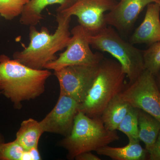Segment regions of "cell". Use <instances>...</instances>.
Wrapping results in <instances>:
<instances>
[{
	"instance_id": "6da1fadb",
	"label": "cell",
	"mask_w": 160,
	"mask_h": 160,
	"mask_svg": "<svg viewBox=\"0 0 160 160\" xmlns=\"http://www.w3.org/2000/svg\"><path fill=\"white\" fill-rule=\"evenodd\" d=\"M51 74L48 69H32L6 55H0V91L16 109L22 108V102L42 94Z\"/></svg>"
},
{
	"instance_id": "7a4b0ae2",
	"label": "cell",
	"mask_w": 160,
	"mask_h": 160,
	"mask_svg": "<svg viewBox=\"0 0 160 160\" xmlns=\"http://www.w3.org/2000/svg\"><path fill=\"white\" fill-rule=\"evenodd\" d=\"M71 18L57 12L58 27L53 34L46 27H42L39 32L35 26H29V46L22 51L14 52L13 59L32 69H45L47 63L58 58L56 53L68 46L71 37Z\"/></svg>"
},
{
	"instance_id": "3957f363",
	"label": "cell",
	"mask_w": 160,
	"mask_h": 160,
	"mask_svg": "<svg viewBox=\"0 0 160 160\" xmlns=\"http://www.w3.org/2000/svg\"><path fill=\"white\" fill-rule=\"evenodd\" d=\"M126 73L116 60L104 58L79 111L91 118L101 117L106 106L123 91L126 86Z\"/></svg>"
},
{
	"instance_id": "277c9868",
	"label": "cell",
	"mask_w": 160,
	"mask_h": 160,
	"mask_svg": "<svg viewBox=\"0 0 160 160\" xmlns=\"http://www.w3.org/2000/svg\"><path fill=\"white\" fill-rule=\"evenodd\" d=\"M119 138L116 131L106 128L101 117H89L79 111L70 133L59 144L68 151V159L73 160L82 152H96Z\"/></svg>"
},
{
	"instance_id": "5b68a950",
	"label": "cell",
	"mask_w": 160,
	"mask_h": 160,
	"mask_svg": "<svg viewBox=\"0 0 160 160\" xmlns=\"http://www.w3.org/2000/svg\"><path fill=\"white\" fill-rule=\"evenodd\" d=\"M89 39L92 48L108 52L116 59L129 83L136 79L145 70L142 51L123 39L112 26H107L97 34L89 35Z\"/></svg>"
},
{
	"instance_id": "8992f818",
	"label": "cell",
	"mask_w": 160,
	"mask_h": 160,
	"mask_svg": "<svg viewBox=\"0 0 160 160\" xmlns=\"http://www.w3.org/2000/svg\"><path fill=\"white\" fill-rule=\"evenodd\" d=\"M132 107L141 109L160 122V92L155 77L145 69L132 82L126 84L119 94Z\"/></svg>"
},
{
	"instance_id": "52a82bcc",
	"label": "cell",
	"mask_w": 160,
	"mask_h": 160,
	"mask_svg": "<svg viewBox=\"0 0 160 160\" xmlns=\"http://www.w3.org/2000/svg\"><path fill=\"white\" fill-rule=\"evenodd\" d=\"M72 36L66 49L55 60L47 63L45 69L57 71L67 66L99 63L103 55L92 51L89 32L80 25L71 30Z\"/></svg>"
},
{
	"instance_id": "ba28073f",
	"label": "cell",
	"mask_w": 160,
	"mask_h": 160,
	"mask_svg": "<svg viewBox=\"0 0 160 160\" xmlns=\"http://www.w3.org/2000/svg\"><path fill=\"white\" fill-rule=\"evenodd\" d=\"M100 62L68 66L54 71L59 83L60 91L81 103L91 87Z\"/></svg>"
},
{
	"instance_id": "9c48e42d",
	"label": "cell",
	"mask_w": 160,
	"mask_h": 160,
	"mask_svg": "<svg viewBox=\"0 0 160 160\" xmlns=\"http://www.w3.org/2000/svg\"><path fill=\"white\" fill-rule=\"evenodd\" d=\"M117 3L116 0H76L69 8L57 12L69 17L75 16L79 25L94 35L107 26L105 12L111 10Z\"/></svg>"
},
{
	"instance_id": "30bf717a",
	"label": "cell",
	"mask_w": 160,
	"mask_h": 160,
	"mask_svg": "<svg viewBox=\"0 0 160 160\" xmlns=\"http://www.w3.org/2000/svg\"><path fill=\"white\" fill-rule=\"evenodd\" d=\"M79 104L73 98L60 91L54 108L43 119L40 124L44 132L66 137L72 129L75 118L79 111Z\"/></svg>"
},
{
	"instance_id": "8fae6325",
	"label": "cell",
	"mask_w": 160,
	"mask_h": 160,
	"mask_svg": "<svg viewBox=\"0 0 160 160\" xmlns=\"http://www.w3.org/2000/svg\"><path fill=\"white\" fill-rule=\"evenodd\" d=\"M152 3L160 5V0H120L105 14L106 24L121 32L127 33L132 29L144 8Z\"/></svg>"
},
{
	"instance_id": "7c38bea8",
	"label": "cell",
	"mask_w": 160,
	"mask_h": 160,
	"mask_svg": "<svg viewBox=\"0 0 160 160\" xmlns=\"http://www.w3.org/2000/svg\"><path fill=\"white\" fill-rule=\"evenodd\" d=\"M160 42V5L152 3L147 6L143 22L132 35L129 42L132 45H150Z\"/></svg>"
},
{
	"instance_id": "4fadbf2b",
	"label": "cell",
	"mask_w": 160,
	"mask_h": 160,
	"mask_svg": "<svg viewBox=\"0 0 160 160\" xmlns=\"http://www.w3.org/2000/svg\"><path fill=\"white\" fill-rule=\"evenodd\" d=\"M76 0H29L24 6L20 19L22 25L36 26L43 19L42 13L47 6L59 4L57 11H62L72 6Z\"/></svg>"
},
{
	"instance_id": "5bb4252c",
	"label": "cell",
	"mask_w": 160,
	"mask_h": 160,
	"mask_svg": "<svg viewBox=\"0 0 160 160\" xmlns=\"http://www.w3.org/2000/svg\"><path fill=\"white\" fill-rule=\"evenodd\" d=\"M98 154L108 157L113 160H145L148 158V152L140 144V141L129 140L126 146L114 147L107 146L97 150Z\"/></svg>"
},
{
	"instance_id": "9a60e30c",
	"label": "cell",
	"mask_w": 160,
	"mask_h": 160,
	"mask_svg": "<svg viewBox=\"0 0 160 160\" xmlns=\"http://www.w3.org/2000/svg\"><path fill=\"white\" fill-rule=\"evenodd\" d=\"M138 137L148 152L154 146L160 132V122L146 112L138 109Z\"/></svg>"
},
{
	"instance_id": "2e32d148",
	"label": "cell",
	"mask_w": 160,
	"mask_h": 160,
	"mask_svg": "<svg viewBox=\"0 0 160 160\" xmlns=\"http://www.w3.org/2000/svg\"><path fill=\"white\" fill-rule=\"evenodd\" d=\"M131 107L119 95L114 98L108 104L101 116L106 128L110 131H116Z\"/></svg>"
},
{
	"instance_id": "e0dca14e",
	"label": "cell",
	"mask_w": 160,
	"mask_h": 160,
	"mask_svg": "<svg viewBox=\"0 0 160 160\" xmlns=\"http://www.w3.org/2000/svg\"><path fill=\"white\" fill-rule=\"evenodd\" d=\"M40 122L32 118L24 120L17 132L16 140L26 151L38 147L42 135L44 133Z\"/></svg>"
},
{
	"instance_id": "ac0fdd59",
	"label": "cell",
	"mask_w": 160,
	"mask_h": 160,
	"mask_svg": "<svg viewBox=\"0 0 160 160\" xmlns=\"http://www.w3.org/2000/svg\"><path fill=\"white\" fill-rule=\"evenodd\" d=\"M138 109L131 106L118 126L117 130L126 134L129 141H140L138 137Z\"/></svg>"
},
{
	"instance_id": "d6986e66",
	"label": "cell",
	"mask_w": 160,
	"mask_h": 160,
	"mask_svg": "<svg viewBox=\"0 0 160 160\" xmlns=\"http://www.w3.org/2000/svg\"><path fill=\"white\" fill-rule=\"evenodd\" d=\"M0 160H30L29 152L16 140L0 145Z\"/></svg>"
},
{
	"instance_id": "ffe728a7",
	"label": "cell",
	"mask_w": 160,
	"mask_h": 160,
	"mask_svg": "<svg viewBox=\"0 0 160 160\" xmlns=\"http://www.w3.org/2000/svg\"><path fill=\"white\" fill-rule=\"evenodd\" d=\"M142 53L145 69L155 76L160 69V42L150 45Z\"/></svg>"
},
{
	"instance_id": "44dd1931",
	"label": "cell",
	"mask_w": 160,
	"mask_h": 160,
	"mask_svg": "<svg viewBox=\"0 0 160 160\" xmlns=\"http://www.w3.org/2000/svg\"><path fill=\"white\" fill-rule=\"evenodd\" d=\"M29 0H0V15L12 20L21 15L24 6Z\"/></svg>"
},
{
	"instance_id": "7402d4cb",
	"label": "cell",
	"mask_w": 160,
	"mask_h": 160,
	"mask_svg": "<svg viewBox=\"0 0 160 160\" xmlns=\"http://www.w3.org/2000/svg\"><path fill=\"white\" fill-rule=\"evenodd\" d=\"M150 160H160V132L154 146L148 152V158Z\"/></svg>"
},
{
	"instance_id": "603a6c76",
	"label": "cell",
	"mask_w": 160,
	"mask_h": 160,
	"mask_svg": "<svg viewBox=\"0 0 160 160\" xmlns=\"http://www.w3.org/2000/svg\"><path fill=\"white\" fill-rule=\"evenodd\" d=\"M77 160H101L97 156L92 154L91 152H86L78 155L75 158Z\"/></svg>"
},
{
	"instance_id": "cb8c5ba5",
	"label": "cell",
	"mask_w": 160,
	"mask_h": 160,
	"mask_svg": "<svg viewBox=\"0 0 160 160\" xmlns=\"http://www.w3.org/2000/svg\"><path fill=\"white\" fill-rule=\"evenodd\" d=\"M30 160H42V158L40 155L38 147L32 148L30 150H28Z\"/></svg>"
},
{
	"instance_id": "d4e9b609",
	"label": "cell",
	"mask_w": 160,
	"mask_h": 160,
	"mask_svg": "<svg viewBox=\"0 0 160 160\" xmlns=\"http://www.w3.org/2000/svg\"><path fill=\"white\" fill-rule=\"evenodd\" d=\"M156 82L158 88L160 92V69L158 71L157 74L155 76Z\"/></svg>"
},
{
	"instance_id": "484cf974",
	"label": "cell",
	"mask_w": 160,
	"mask_h": 160,
	"mask_svg": "<svg viewBox=\"0 0 160 160\" xmlns=\"http://www.w3.org/2000/svg\"><path fill=\"white\" fill-rule=\"evenodd\" d=\"M2 143H3L2 138V137H1V136L0 135V145Z\"/></svg>"
}]
</instances>
